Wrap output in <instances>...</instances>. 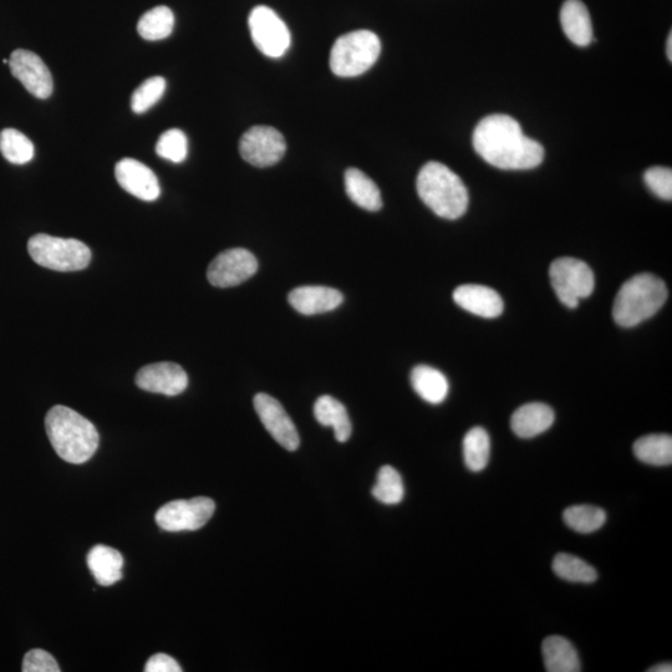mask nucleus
Instances as JSON below:
<instances>
[{
	"instance_id": "nucleus-30",
	"label": "nucleus",
	"mask_w": 672,
	"mask_h": 672,
	"mask_svg": "<svg viewBox=\"0 0 672 672\" xmlns=\"http://www.w3.org/2000/svg\"><path fill=\"white\" fill-rule=\"evenodd\" d=\"M0 152L10 164L25 165L33 160L34 145L22 132L5 129L0 132Z\"/></svg>"
},
{
	"instance_id": "nucleus-22",
	"label": "nucleus",
	"mask_w": 672,
	"mask_h": 672,
	"mask_svg": "<svg viewBox=\"0 0 672 672\" xmlns=\"http://www.w3.org/2000/svg\"><path fill=\"white\" fill-rule=\"evenodd\" d=\"M88 565L96 582L103 585V587H110V585H114L122 579L124 558L114 548L106 546L94 547L89 553Z\"/></svg>"
},
{
	"instance_id": "nucleus-32",
	"label": "nucleus",
	"mask_w": 672,
	"mask_h": 672,
	"mask_svg": "<svg viewBox=\"0 0 672 672\" xmlns=\"http://www.w3.org/2000/svg\"><path fill=\"white\" fill-rule=\"evenodd\" d=\"M166 91V80L162 76L147 79L135 90L131 99V109L135 114H144L157 104Z\"/></svg>"
},
{
	"instance_id": "nucleus-19",
	"label": "nucleus",
	"mask_w": 672,
	"mask_h": 672,
	"mask_svg": "<svg viewBox=\"0 0 672 672\" xmlns=\"http://www.w3.org/2000/svg\"><path fill=\"white\" fill-rule=\"evenodd\" d=\"M560 24L570 42L578 47H588L593 42L592 19L582 0H567L563 4Z\"/></svg>"
},
{
	"instance_id": "nucleus-16",
	"label": "nucleus",
	"mask_w": 672,
	"mask_h": 672,
	"mask_svg": "<svg viewBox=\"0 0 672 672\" xmlns=\"http://www.w3.org/2000/svg\"><path fill=\"white\" fill-rule=\"evenodd\" d=\"M453 300L458 307L477 317L493 319L503 313L504 304L501 295L490 287L478 284L460 285L453 292Z\"/></svg>"
},
{
	"instance_id": "nucleus-36",
	"label": "nucleus",
	"mask_w": 672,
	"mask_h": 672,
	"mask_svg": "<svg viewBox=\"0 0 672 672\" xmlns=\"http://www.w3.org/2000/svg\"><path fill=\"white\" fill-rule=\"evenodd\" d=\"M146 672H181V666L171 656L156 654L151 656L145 666Z\"/></svg>"
},
{
	"instance_id": "nucleus-12",
	"label": "nucleus",
	"mask_w": 672,
	"mask_h": 672,
	"mask_svg": "<svg viewBox=\"0 0 672 672\" xmlns=\"http://www.w3.org/2000/svg\"><path fill=\"white\" fill-rule=\"evenodd\" d=\"M9 68L15 79L38 99H48L53 94L52 73L44 61L29 50L18 49L10 55Z\"/></svg>"
},
{
	"instance_id": "nucleus-10",
	"label": "nucleus",
	"mask_w": 672,
	"mask_h": 672,
	"mask_svg": "<svg viewBox=\"0 0 672 672\" xmlns=\"http://www.w3.org/2000/svg\"><path fill=\"white\" fill-rule=\"evenodd\" d=\"M287 144L271 126H254L242 136L239 152L244 161L256 167H269L282 160Z\"/></svg>"
},
{
	"instance_id": "nucleus-17",
	"label": "nucleus",
	"mask_w": 672,
	"mask_h": 672,
	"mask_svg": "<svg viewBox=\"0 0 672 672\" xmlns=\"http://www.w3.org/2000/svg\"><path fill=\"white\" fill-rule=\"evenodd\" d=\"M290 305L303 315H317L332 312L343 303L344 297L339 290L307 285L292 290L288 297Z\"/></svg>"
},
{
	"instance_id": "nucleus-28",
	"label": "nucleus",
	"mask_w": 672,
	"mask_h": 672,
	"mask_svg": "<svg viewBox=\"0 0 672 672\" xmlns=\"http://www.w3.org/2000/svg\"><path fill=\"white\" fill-rule=\"evenodd\" d=\"M553 572L559 578L567 580L570 583H594L598 579L597 570L592 565L584 562L583 559L572 556V554L559 553L553 560Z\"/></svg>"
},
{
	"instance_id": "nucleus-18",
	"label": "nucleus",
	"mask_w": 672,
	"mask_h": 672,
	"mask_svg": "<svg viewBox=\"0 0 672 672\" xmlns=\"http://www.w3.org/2000/svg\"><path fill=\"white\" fill-rule=\"evenodd\" d=\"M556 420L552 407L542 402H531L514 412L511 429L521 439H533L551 429Z\"/></svg>"
},
{
	"instance_id": "nucleus-35",
	"label": "nucleus",
	"mask_w": 672,
	"mask_h": 672,
	"mask_svg": "<svg viewBox=\"0 0 672 672\" xmlns=\"http://www.w3.org/2000/svg\"><path fill=\"white\" fill-rule=\"evenodd\" d=\"M23 672H59V665L48 651L42 649L30 650L24 656Z\"/></svg>"
},
{
	"instance_id": "nucleus-6",
	"label": "nucleus",
	"mask_w": 672,
	"mask_h": 672,
	"mask_svg": "<svg viewBox=\"0 0 672 672\" xmlns=\"http://www.w3.org/2000/svg\"><path fill=\"white\" fill-rule=\"evenodd\" d=\"M28 252L39 266L56 272L83 271L91 261V251L85 243L43 233L29 239Z\"/></svg>"
},
{
	"instance_id": "nucleus-14",
	"label": "nucleus",
	"mask_w": 672,
	"mask_h": 672,
	"mask_svg": "<svg viewBox=\"0 0 672 672\" xmlns=\"http://www.w3.org/2000/svg\"><path fill=\"white\" fill-rule=\"evenodd\" d=\"M141 390L166 396H177L187 389L188 376L180 365L157 363L144 366L136 375Z\"/></svg>"
},
{
	"instance_id": "nucleus-21",
	"label": "nucleus",
	"mask_w": 672,
	"mask_h": 672,
	"mask_svg": "<svg viewBox=\"0 0 672 672\" xmlns=\"http://www.w3.org/2000/svg\"><path fill=\"white\" fill-rule=\"evenodd\" d=\"M542 654L548 672H579L580 661L577 650L563 636H548L543 641Z\"/></svg>"
},
{
	"instance_id": "nucleus-20",
	"label": "nucleus",
	"mask_w": 672,
	"mask_h": 672,
	"mask_svg": "<svg viewBox=\"0 0 672 672\" xmlns=\"http://www.w3.org/2000/svg\"><path fill=\"white\" fill-rule=\"evenodd\" d=\"M345 191L350 200L366 211L376 212L383 207L379 187L368 175L358 168L345 172Z\"/></svg>"
},
{
	"instance_id": "nucleus-25",
	"label": "nucleus",
	"mask_w": 672,
	"mask_h": 672,
	"mask_svg": "<svg viewBox=\"0 0 672 672\" xmlns=\"http://www.w3.org/2000/svg\"><path fill=\"white\" fill-rule=\"evenodd\" d=\"M634 453L639 461L651 466H670L672 463V437L648 435L634 444Z\"/></svg>"
},
{
	"instance_id": "nucleus-15",
	"label": "nucleus",
	"mask_w": 672,
	"mask_h": 672,
	"mask_svg": "<svg viewBox=\"0 0 672 672\" xmlns=\"http://www.w3.org/2000/svg\"><path fill=\"white\" fill-rule=\"evenodd\" d=\"M115 176L126 192L142 201L152 202L160 197L161 188L155 172L140 161L124 159L117 162Z\"/></svg>"
},
{
	"instance_id": "nucleus-34",
	"label": "nucleus",
	"mask_w": 672,
	"mask_h": 672,
	"mask_svg": "<svg viewBox=\"0 0 672 672\" xmlns=\"http://www.w3.org/2000/svg\"><path fill=\"white\" fill-rule=\"evenodd\" d=\"M644 180L649 190L661 200H672V171L668 167H651L645 172Z\"/></svg>"
},
{
	"instance_id": "nucleus-31",
	"label": "nucleus",
	"mask_w": 672,
	"mask_h": 672,
	"mask_svg": "<svg viewBox=\"0 0 672 672\" xmlns=\"http://www.w3.org/2000/svg\"><path fill=\"white\" fill-rule=\"evenodd\" d=\"M373 496L381 503L395 506L404 500L405 487L399 472L394 467L384 466L378 473V482L373 488Z\"/></svg>"
},
{
	"instance_id": "nucleus-33",
	"label": "nucleus",
	"mask_w": 672,
	"mask_h": 672,
	"mask_svg": "<svg viewBox=\"0 0 672 672\" xmlns=\"http://www.w3.org/2000/svg\"><path fill=\"white\" fill-rule=\"evenodd\" d=\"M157 155L162 159L181 164L186 160L188 152L187 137L181 130L172 129L161 135L156 145Z\"/></svg>"
},
{
	"instance_id": "nucleus-24",
	"label": "nucleus",
	"mask_w": 672,
	"mask_h": 672,
	"mask_svg": "<svg viewBox=\"0 0 672 672\" xmlns=\"http://www.w3.org/2000/svg\"><path fill=\"white\" fill-rule=\"evenodd\" d=\"M314 415L320 425L333 427L336 440L346 442L350 439L353 426L348 411L340 401L329 395L319 397L314 405Z\"/></svg>"
},
{
	"instance_id": "nucleus-3",
	"label": "nucleus",
	"mask_w": 672,
	"mask_h": 672,
	"mask_svg": "<svg viewBox=\"0 0 672 672\" xmlns=\"http://www.w3.org/2000/svg\"><path fill=\"white\" fill-rule=\"evenodd\" d=\"M417 193L436 216L457 220L465 215L468 191L455 172L440 162H429L417 176Z\"/></svg>"
},
{
	"instance_id": "nucleus-5",
	"label": "nucleus",
	"mask_w": 672,
	"mask_h": 672,
	"mask_svg": "<svg viewBox=\"0 0 672 672\" xmlns=\"http://www.w3.org/2000/svg\"><path fill=\"white\" fill-rule=\"evenodd\" d=\"M380 53V39L369 30L341 35L330 53V68L341 78H354L368 71Z\"/></svg>"
},
{
	"instance_id": "nucleus-29",
	"label": "nucleus",
	"mask_w": 672,
	"mask_h": 672,
	"mask_svg": "<svg viewBox=\"0 0 672 672\" xmlns=\"http://www.w3.org/2000/svg\"><path fill=\"white\" fill-rule=\"evenodd\" d=\"M565 524L573 531L589 534L597 532L607 522V513L604 509L594 506H573L563 513Z\"/></svg>"
},
{
	"instance_id": "nucleus-4",
	"label": "nucleus",
	"mask_w": 672,
	"mask_h": 672,
	"mask_svg": "<svg viewBox=\"0 0 672 672\" xmlns=\"http://www.w3.org/2000/svg\"><path fill=\"white\" fill-rule=\"evenodd\" d=\"M668 294L664 280L653 274H638L624 283L616 294L615 323L623 328L638 327L664 307Z\"/></svg>"
},
{
	"instance_id": "nucleus-9",
	"label": "nucleus",
	"mask_w": 672,
	"mask_h": 672,
	"mask_svg": "<svg viewBox=\"0 0 672 672\" xmlns=\"http://www.w3.org/2000/svg\"><path fill=\"white\" fill-rule=\"evenodd\" d=\"M249 30L259 52L269 58H280L290 47V33L287 25L271 8L259 5L249 15Z\"/></svg>"
},
{
	"instance_id": "nucleus-11",
	"label": "nucleus",
	"mask_w": 672,
	"mask_h": 672,
	"mask_svg": "<svg viewBox=\"0 0 672 672\" xmlns=\"http://www.w3.org/2000/svg\"><path fill=\"white\" fill-rule=\"evenodd\" d=\"M258 271L257 258L247 249L233 248L213 259L207 277L218 288H231L246 282Z\"/></svg>"
},
{
	"instance_id": "nucleus-38",
	"label": "nucleus",
	"mask_w": 672,
	"mask_h": 672,
	"mask_svg": "<svg viewBox=\"0 0 672 672\" xmlns=\"http://www.w3.org/2000/svg\"><path fill=\"white\" fill-rule=\"evenodd\" d=\"M666 54H668V58L670 61H672V34L670 33L669 38H668V47H666Z\"/></svg>"
},
{
	"instance_id": "nucleus-2",
	"label": "nucleus",
	"mask_w": 672,
	"mask_h": 672,
	"mask_svg": "<svg viewBox=\"0 0 672 672\" xmlns=\"http://www.w3.org/2000/svg\"><path fill=\"white\" fill-rule=\"evenodd\" d=\"M45 429L55 452L73 465L88 462L98 451V430L69 407L54 406L45 417Z\"/></svg>"
},
{
	"instance_id": "nucleus-26",
	"label": "nucleus",
	"mask_w": 672,
	"mask_h": 672,
	"mask_svg": "<svg viewBox=\"0 0 672 672\" xmlns=\"http://www.w3.org/2000/svg\"><path fill=\"white\" fill-rule=\"evenodd\" d=\"M491 441L483 427H473L463 439V457L468 470L480 472L490 462Z\"/></svg>"
},
{
	"instance_id": "nucleus-13",
	"label": "nucleus",
	"mask_w": 672,
	"mask_h": 672,
	"mask_svg": "<svg viewBox=\"0 0 672 672\" xmlns=\"http://www.w3.org/2000/svg\"><path fill=\"white\" fill-rule=\"evenodd\" d=\"M254 409L266 430L280 446L288 451L298 450L300 439L297 427L278 400L271 395L258 394L254 397Z\"/></svg>"
},
{
	"instance_id": "nucleus-8",
	"label": "nucleus",
	"mask_w": 672,
	"mask_h": 672,
	"mask_svg": "<svg viewBox=\"0 0 672 672\" xmlns=\"http://www.w3.org/2000/svg\"><path fill=\"white\" fill-rule=\"evenodd\" d=\"M215 511V502L207 497L173 501L157 511L156 523L167 532L197 531L206 526Z\"/></svg>"
},
{
	"instance_id": "nucleus-1",
	"label": "nucleus",
	"mask_w": 672,
	"mask_h": 672,
	"mask_svg": "<svg viewBox=\"0 0 672 672\" xmlns=\"http://www.w3.org/2000/svg\"><path fill=\"white\" fill-rule=\"evenodd\" d=\"M472 141L477 154L501 170H532L544 160L543 146L524 135L518 121L508 115L485 117L473 132Z\"/></svg>"
},
{
	"instance_id": "nucleus-27",
	"label": "nucleus",
	"mask_w": 672,
	"mask_h": 672,
	"mask_svg": "<svg viewBox=\"0 0 672 672\" xmlns=\"http://www.w3.org/2000/svg\"><path fill=\"white\" fill-rule=\"evenodd\" d=\"M175 27V15L170 8L160 5L142 15L137 24V32L141 38L149 42H157L170 37Z\"/></svg>"
},
{
	"instance_id": "nucleus-23",
	"label": "nucleus",
	"mask_w": 672,
	"mask_h": 672,
	"mask_svg": "<svg viewBox=\"0 0 672 672\" xmlns=\"http://www.w3.org/2000/svg\"><path fill=\"white\" fill-rule=\"evenodd\" d=\"M411 385L422 400L432 405L444 402L450 390L446 376L427 365L416 366L411 371Z\"/></svg>"
},
{
	"instance_id": "nucleus-37",
	"label": "nucleus",
	"mask_w": 672,
	"mask_h": 672,
	"mask_svg": "<svg viewBox=\"0 0 672 672\" xmlns=\"http://www.w3.org/2000/svg\"><path fill=\"white\" fill-rule=\"evenodd\" d=\"M672 664L664 663L654 666V668L649 669V672H671Z\"/></svg>"
},
{
	"instance_id": "nucleus-7",
	"label": "nucleus",
	"mask_w": 672,
	"mask_h": 672,
	"mask_svg": "<svg viewBox=\"0 0 672 672\" xmlns=\"http://www.w3.org/2000/svg\"><path fill=\"white\" fill-rule=\"evenodd\" d=\"M552 287L565 307L574 309L580 300L590 297L595 288V277L587 263L579 259H556L549 268Z\"/></svg>"
}]
</instances>
